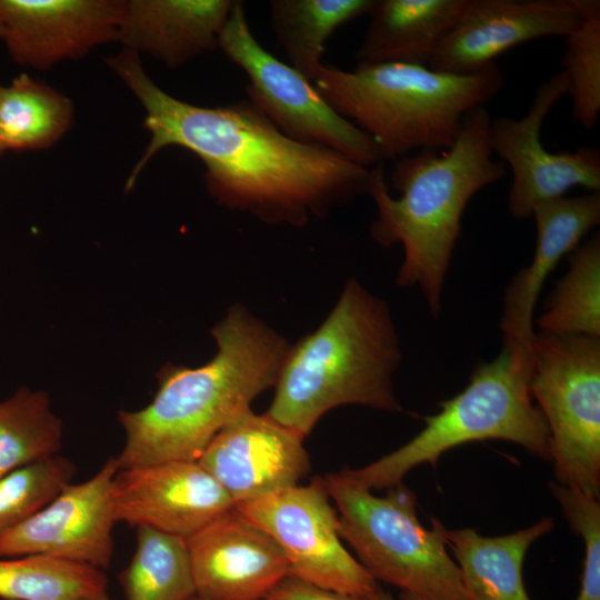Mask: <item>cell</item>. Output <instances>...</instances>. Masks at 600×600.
<instances>
[{
    "instance_id": "1",
    "label": "cell",
    "mask_w": 600,
    "mask_h": 600,
    "mask_svg": "<svg viewBox=\"0 0 600 600\" xmlns=\"http://www.w3.org/2000/svg\"><path fill=\"white\" fill-rule=\"evenodd\" d=\"M107 61L140 101L150 133L128 186L154 154L174 146L203 162L207 190L220 204L266 222L300 227L311 216L368 194L371 169L290 139L249 100L191 104L158 87L138 52L123 48Z\"/></svg>"
},
{
    "instance_id": "2",
    "label": "cell",
    "mask_w": 600,
    "mask_h": 600,
    "mask_svg": "<svg viewBox=\"0 0 600 600\" xmlns=\"http://www.w3.org/2000/svg\"><path fill=\"white\" fill-rule=\"evenodd\" d=\"M218 351L198 368L167 366L153 400L119 411L126 433L119 469L198 461L212 438L276 384L289 346L241 306L212 329Z\"/></svg>"
},
{
    "instance_id": "3",
    "label": "cell",
    "mask_w": 600,
    "mask_h": 600,
    "mask_svg": "<svg viewBox=\"0 0 600 600\" xmlns=\"http://www.w3.org/2000/svg\"><path fill=\"white\" fill-rule=\"evenodd\" d=\"M490 124L486 107L476 108L463 118L449 149L419 150L396 160L390 184L399 198L390 194L381 163L371 169L368 194L378 216L370 233L383 247L402 244L397 283L419 287L433 318L441 309L464 209L476 193L507 171L501 160L492 158Z\"/></svg>"
},
{
    "instance_id": "4",
    "label": "cell",
    "mask_w": 600,
    "mask_h": 600,
    "mask_svg": "<svg viewBox=\"0 0 600 600\" xmlns=\"http://www.w3.org/2000/svg\"><path fill=\"white\" fill-rule=\"evenodd\" d=\"M400 361L390 308L349 280L322 324L289 347L266 414L304 439L339 406L399 411L392 379Z\"/></svg>"
},
{
    "instance_id": "5",
    "label": "cell",
    "mask_w": 600,
    "mask_h": 600,
    "mask_svg": "<svg viewBox=\"0 0 600 600\" xmlns=\"http://www.w3.org/2000/svg\"><path fill=\"white\" fill-rule=\"evenodd\" d=\"M312 83L373 140L381 161H396L449 149L466 114L497 96L504 79L496 62L463 76L410 63L357 64L352 71L322 63Z\"/></svg>"
},
{
    "instance_id": "6",
    "label": "cell",
    "mask_w": 600,
    "mask_h": 600,
    "mask_svg": "<svg viewBox=\"0 0 600 600\" xmlns=\"http://www.w3.org/2000/svg\"><path fill=\"white\" fill-rule=\"evenodd\" d=\"M531 358L504 348L471 373L467 387L424 417V428L391 453L343 474L369 490L392 488L422 463L461 444L499 439L517 443L550 461L549 428L529 391Z\"/></svg>"
},
{
    "instance_id": "7",
    "label": "cell",
    "mask_w": 600,
    "mask_h": 600,
    "mask_svg": "<svg viewBox=\"0 0 600 600\" xmlns=\"http://www.w3.org/2000/svg\"><path fill=\"white\" fill-rule=\"evenodd\" d=\"M334 501L338 531L377 581L428 600H467L458 564L447 551L446 527L431 529L417 517V497L402 482L384 497L359 486L341 471L323 479Z\"/></svg>"
},
{
    "instance_id": "8",
    "label": "cell",
    "mask_w": 600,
    "mask_h": 600,
    "mask_svg": "<svg viewBox=\"0 0 600 600\" xmlns=\"http://www.w3.org/2000/svg\"><path fill=\"white\" fill-rule=\"evenodd\" d=\"M531 398L549 428L557 483L600 493V338L534 333Z\"/></svg>"
},
{
    "instance_id": "9",
    "label": "cell",
    "mask_w": 600,
    "mask_h": 600,
    "mask_svg": "<svg viewBox=\"0 0 600 600\" xmlns=\"http://www.w3.org/2000/svg\"><path fill=\"white\" fill-rule=\"evenodd\" d=\"M218 47L247 76L252 102L290 139L333 150L368 167L381 163L373 140L339 114L314 84L267 51L251 32L242 1H234Z\"/></svg>"
},
{
    "instance_id": "10",
    "label": "cell",
    "mask_w": 600,
    "mask_h": 600,
    "mask_svg": "<svg viewBox=\"0 0 600 600\" xmlns=\"http://www.w3.org/2000/svg\"><path fill=\"white\" fill-rule=\"evenodd\" d=\"M234 508L280 546L290 577L357 598L378 588L341 543L338 514L322 478L239 502Z\"/></svg>"
},
{
    "instance_id": "11",
    "label": "cell",
    "mask_w": 600,
    "mask_h": 600,
    "mask_svg": "<svg viewBox=\"0 0 600 600\" xmlns=\"http://www.w3.org/2000/svg\"><path fill=\"white\" fill-rule=\"evenodd\" d=\"M568 91V78L561 70L538 88L524 116L491 120L489 142L492 153H497L512 172L508 210L514 219L530 218L536 204L564 196L573 187L600 191L598 148L582 147L573 152L553 153L541 142L547 114Z\"/></svg>"
},
{
    "instance_id": "12",
    "label": "cell",
    "mask_w": 600,
    "mask_h": 600,
    "mask_svg": "<svg viewBox=\"0 0 600 600\" xmlns=\"http://www.w3.org/2000/svg\"><path fill=\"white\" fill-rule=\"evenodd\" d=\"M117 458L90 479L68 484L46 507L0 537V558L46 556L107 569L117 523L111 501Z\"/></svg>"
},
{
    "instance_id": "13",
    "label": "cell",
    "mask_w": 600,
    "mask_h": 600,
    "mask_svg": "<svg viewBox=\"0 0 600 600\" xmlns=\"http://www.w3.org/2000/svg\"><path fill=\"white\" fill-rule=\"evenodd\" d=\"M591 0H467L428 67L453 74L480 72L521 43L567 37Z\"/></svg>"
},
{
    "instance_id": "14",
    "label": "cell",
    "mask_w": 600,
    "mask_h": 600,
    "mask_svg": "<svg viewBox=\"0 0 600 600\" xmlns=\"http://www.w3.org/2000/svg\"><path fill=\"white\" fill-rule=\"evenodd\" d=\"M117 522L188 540L234 507L198 461H164L119 469L112 482Z\"/></svg>"
},
{
    "instance_id": "15",
    "label": "cell",
    "mask_w": 600,
    "mask_h": 600,
    "mask_svg": "<svg viewBox=\"0 0 600 600\" xmlns=\"http://www.w3.org/2000/svg\"><path fill=\"white\" fill-rule=\"evenodd\" d=\"M303 438L268 414L248 409L209 442L198 462L234 506L297 486L310 471Z\"/></svg>"
},
{
    "instance_id": "16",
    "label": "cell",
    "mask_w": 600,
    "mask_h": 600,
    "mask_svg": "<svg viewBox=\"0 0 600 600\" xmlns=\"http://www.w3.org/2000/svg\"><path fill=\"white\" fill-rule=\"evenodd\" d=\"M186 542L200 600H266L289 576L280 546L234 507Z\"/></svg>"
},
{
    "instance_id": "17",
    "label": "cell",
    "mask_w": 600,
    "mask_h": 600,
    "mask_svg": "<svg viewBox=\"0 0 600 600\" xmlns=\"http://www.w3.org/2000/svg\"><path fill=\"white\" fill-rule=\"evenodd\" d=\"M126 1L0 0L3 39L14 61L48 69L117 41Z\"/></svg>"
},
{
    "instance_id": "18",
    "label": "cell",
    "mask_w": 600,
    "mask_h": 600,
    "mask_svg": "<svg viewBox=\"0 0 600 600\" xmlns=\"http://www.w3.org/2000/svg\"><path fill=\"white\" fill-rule=\"evenodd\" d=\"M531 217L537 226L534 253L508 286L500 322L502 348L527 357H531L533 313L542 287L560 260L599 226L600 191L541 201Z\"/></svg>"
},
{
    "instance_id": "19",
    "label": "cell",
    "mask_w": 600,
    "mask_h": 600,
    "mask_svg": "<svg viewBox=\"0 0 600 600\" xmlns=\"http://www.w3.org/2000/svg\"><path fill=\"white\" fill-rule=\"evenodd\" d=\"M233 0L126 1L119 38L123 48L144 52L169 68L218 47Z\"/></svg>"
},
{
    "instance_id": "20",
    "label": "cell",
    "mask_w": 600,
    "mask_h": 600,
    "mask_svg": "<svg viewBox=\"0 0 600 600\" xmlns=\"http://www.w3.org/2000/svg\"><path fill=\"white\" fill-rule=\"evenodd\" d=\"M467 0H376L358 64L428 66Z\"/></svg>"
},
{
    "instance_id": "21",
    "label": "cell",
    "mask_w": 600,
    "mask_h": 600,
    "mask_svg": "<svg viewBox=\"0 0 600 600\" xmlns=\"http://www.w3.org/2000/svg\"><path fill=\"white\" fill-rule=\"evenodd\" d=\"M553 528L550 517L499 537H483L471 528H446L447 544L457 559L467 600H530L522 578L524 557L530 546Z\"/></svg>"
},
{
    "instance_id": "22",
    "label": "cell",
    "mask_w": 600,
    "mask_h": 600,
    "mask_svg": "<svg viewBox=\"0 0 600 600\" xmlns=\"http://www.w3.org/2000/svg\"><path fill=\"white\" fill-rule=\"evenodd\" d=\"M376 0H272L270 20L290 66L311 82L329 38L341 26L369 14Z\"/></svg>"
},
{
    "instance_id": "23",
    "label": "cell",
    "mask_w": 600,
    "mask_h": 600,
    "mask_svg": "<svg viewBox=\"0 0 600 600\" xmlns=\"http://www.w3.org/2000/svg\"><path fill=\"white\" fill-rule=\"evenodd\" d=\"M72 120L71 100L26 73L0 87V137L6 150L49 148Z\"/></svg>"
},
{
    "instance_id": "24",
    "label": "cell",
    "mask_w": 600,
    "mask_h": 600,
    "mask_svg": "<svg viewBox=\"0 0 600 600\" xmlns=\"http://www.w3.org/2000/svg\"><path fill=\"white\" fill-rule=\"evenodd\" d=\"M136 529L134 553L118 577L126 600H192L196 590L186 540Z\"/></svg>"
},
{
    "instance_id": "25",
    "label": "cell",
    "mask_w": 600,
    "mask_h": 600,
    "mask_svg": "<svg viewBox=\"0 0 600 600\" xmlns=\"http://www.w3.org/2000/svg\"><path fill=\"white\" fill-rule=\"evenodd\" d=\"M569 269L537 319L542 333L600 338V237L569 253Z\"/></svg>"
},
{
    "instance_id": "26",
    "label": "cell",
    "mask_w": 600,
    "mask_h": 600,
    "mask_svg": "<svg viewBox=\"0 0 600 600\" xmlns=\"http://www.w3.org/2000/svg\"><path fill=\"white\" fill-rule=\"evenodd\" d=\"M62 423L48 393L19 389L0 402V478L61 450Z\"/></svg>"
},
{
    "instance_id": "27",
    "label": "cell",
    "mask_w": 600,
    "mask_h": 600,
    "mask_svg": "<svg viewBox=\"0 0 600 600\" xmlns=\"http://www.w3.org/2000/svg\"><path fill=\"white\" fill-rule=\"evenodd\" d=\"M103 570L46 556L0 558V598L83 600L106 592Z\"/></svg>"
},
{
    "instance_id": "28",
    "label": "cell",
    "mask_w": 600,
    "mask_h": 600,
    "mask_svg": "<svg viewBox=\"0 0 600 600\" xmlns=\"http://www.w3.org/2000/svg\"><path fill=\"white\" fill-rule=\"evenodd\" d=\"M561 66L569 82L573 119L591 130L600 113V1L591 0L579 26L566 37Z\"/></svg>"
},
{
    "instance_id": "29",
    "label": "cell",
    "mask_w": 600,
    "mask_h": 600,
    "mask_svg": "<svg viewBox=\"0 0 600 600\" xmlns=\"http://www.w3.org/2000/svg\"><path fill=\"white\" fill-rule=\"evenodd\" d=\"M77 471L59 454L16 469L0 478V537L53 500Z\"/></svg>"
},
{
    "instance_id": "30",
    "label": "cell",
    "mask_w": 600,
    "mask_h": 600,
    "mask_svg": "<svg viewBox=\"0 0 600 600\" xmlns=\"http://www.w3.org/2000/svg\"><path fill=\"white\" fill-rule=\"evenodd\" d=\"M550 491L570 526L583 539L584 560L576 600H600V503L598 498L550 482Z\"/></svg>"
},
{
    "instance_id": "31",
    "label": "cell",
    "mask_w": 600,
    "mask_h": 600,
    "mask_svg": "<svg viewBox=\"0 0 600 600\" xmlns=\"http://www.w3.org/2000/svg\"><path fill=\"white\" fill-rule=\"evenodd\" d=\"M266 600H363L288 576L266 598Z\"/></svg>"
},
{
    "instance_id": "32",
    "label": "cell",
    "mask_w": 600,
    "mask_h": 600,
    "mask_svg": "<svg viewBox=\"0 0 600 600\" xmlns=\"http://www.w3.org/2000/svg\"><path fill=\"white\" fill-rule=\"evenodd\" d=\"M362 599L363 600H394L390 593L386 592L379 587L371 594Z\"/></svg>"
},
{
    "instance_id": "33",
    "label": "cell",
    "mask_w": 600,
    "mask_h": 600,
    "mask_svg": "<svg viewBox=\"0 0 600 600\" xmlns=\"http://www.w3.org/2000/svg\"><path fill=\"white\" fill-rule=\"evenodd\" d=\"M400 600H428V599L418 597V596H416V594H411V593H407V592H401V593H400Z\"/></svg>"
},
{
    "instance_id": "34",
    "label": "cell",
    "mask_w": 600,
    "mask_h": 600,
    "mask_svg": "<svg viewBox=\"0 0 600 600\" xmlns=\"http://www.w3.org/2000/svg\"><path fill=\"white\" fill-rule=\"evenodd\" d=\"M83 600H116L113 598H111L107 591L101 593V594H98L96 597H91V598H87V599H83Z\"/></svg>"
},
{
    "instance_id": "35",
    "label": "cell",
    "mask_w": 600,
    "mask_h": 600,
    "mask_svg": "<svg viewBox=\"0 0 600 600\" xmlns=\"http://www.w3.org/2000/svg\"><path fill=\"white\" fill-rule=\"evenodd\" d=\"M4 150H6V149H4V147H3V143H2L1 137H0V153L3 152Z\"/></svg>"
},
{
    "instance_id": "36",
    "label": "cell",
    "mask_w": 600,
    "mask_h": 600,
    "mask_svg": "<svg viewBox=\"0 0 600 600\" xmlns=\"http://www.w3.org/2000/svg\"><path fill=\"white\" fill-rule=\"evenodd\" d=\"M0 37L2 38L3 37V28H2V24L0 23Z\"/></svg>"
},
{
    "instance_id": "37",
    "label": "cell",
    "mask_w": 600,
    "mask_h": 600,
    "mask_svg": "<svg viewBox=\"0 0 600 600\" xmlns=\"http://www.w3.org/2000/svg\"><path fill=\"white\" fill-rule=\"evenodd\" d=\"M192 600H200V599H198L197 597H194Z\"/></svg>"
}]
</instances>
